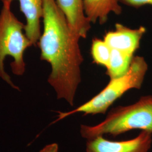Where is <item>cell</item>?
I'll return each mask as SVG.
<instances>
[{"label":"cell","mask_w":152,"mask_h":152,"mask_svg":"<svg viewBox=\"0 0 152 152\" xmlns=\"http://www.w3.org/2000/svg\"><path fill=\"white\" fill-rule=\"evenodd\" d=\"M43 32L37 45L41 60L51 65L48 81L58 99H64L71 106L81 81L83 61L79 45L80 36L71 27L55 0H44Z\"/></svg>","instance_id":"obj_1"},{"label":"cell","mask_w":152,"mask_h":152,"mask_svg":"<svg viewBox=\"0 0 152 152\" xmlns=\"http://www.w3.org/2000/svg\"><path fill=\"white\" fill-rule=\"evenodd\" d=\"M136 129L152 132V95L142 96L130 105L112 109L99 124L82 125L80 132L88 140L104 135L118 136Z\"/></svg>","instance_id":"obj_2"},{"label":"cell","mask_w":152,"mask_h":152,"mask_svg":"<svg viewBox=\"0 0 152 152\" xmlns=\"http://www.w3.org/2000/svg\"><path fill=\"white\" fill-rule=\"evenodd\" d=\"M10 6L3 4L0 12V77L12 88L20 91L6 72L4 62L7 56H11L12 72L16 76L23 75L26 68L24 53L33 45L25 34V24L11 11Z\"/></svg>","instance_id":"obj_3"},{"label":"cell","mask_w":152,"mask_h":152,"mask_svg":"<svg viewBox=\"0 0 152 152\" xmlns=\"http://www.w3.org/2000/svg\"><path fill=\"white\" fill-rule=\"evenodd\" d=\"M145 59L134 56L127 72L124 76L111 79L102 91L86 103L69 112H57L58 118L54 122L64 119L72 114L83 113L87 114H105L109 108L118 99L131 89H140L148 71Z\"/></svg>","instance_id":"obj_4"},{"label":"cell","mask_w":152,"mask_h":152,"mask_svg":"<svg viewBox=\"0 0 152 152\" xmlns=\"http://www.w3.org/2000/svg\"><path fill=\"white\" fill-rule=\"evenodd\" d=\"M152 142V132L142 131L134 139L126 141H110L103 136L87 140L86 152H148Z\"/></svg>","instance_id":"obj_5"},{"label":"cell","mask_w":152,"mask_h":152,"mask_svg":"<svg viewBox=\"0 0 152 152\" xmlns=\"http://www.w3.org/2000/svg\"><path fill=\"white\" fill-rule=\"evenodd\" d=\"M114 31L105 34L104 41L111 49L134 56L140 47L141 38L147 32L146 28L140 26L136 29H131L120 23H116Z\"/></svg>","instance_id":"obj_6"},{"label":"cell","mask_w":152,"mask_h":152,"mask_svg":"<svg viewBox=\"0 0 152 152\" xmlns=\"http://www.w3.org/2000/svg\"><path fill=\"white\" fill-rule=\"evenodd\" d=\"M3 4L11 5L13 0H1ZM20 11L26 18L25 34L33 46L37 45L41 35V19L44 14V0H18Z\"/></svg>","instance_id":"obj_7"},{"label":"cell","mask_w":152,"mask_h":152,"mask_svg":"<svg viewBox=\"0 0 152 152\" xmlns=\"http://www.w3.org/2000/svg\"><path fill=\"white\" fill-rule=\"evenodd\" d=\"M55 1L71 27L81 38H86L91 28V22L85 15L83 0Z\"/></svg>","instance_id":"obj_8"},{"label":"cell","mask_w":152,"mask_h":152,"mask_svg":"<svg viewBox=\"0 0 152 152\" xmlns=\"http://www.w3.org/2000/svg\"><path fill=\"white\" fill-rule=\"evenodd\" d=\"M83 2L85 15L92 23L98 22L103 24L111 12L120 15L122 12L119 0H83Z\"/></svg>","instance_id":"obj_9"},{"label":"cell","mask_w":152,"mask_h":152,"mask_svg":"<svg viewBox=\"0 0 152 152\" xmlns=\"http://www.w3.org/2000/svg\"><path fill=\"white\" fill-rule=\"evenodd\" d=\"M134 56L115 49H112L107 75L110 80L125 75L129 69Z\"/></svg>","instance_id":"obj_10"},{"label":"cell","mask_w":152,"mask_h":152,"mask_svg":"<svg viewBox=\"0 0 152 152\" xmlns=\"http://www.w3.org/2000/svg\"><path fill=\"white\" fill-rule=\"evenodd\" d=\"M112 49L104 41L95 38L93 39L91 54L94 61L98 65L108 67Z\"/></svg>","instance_id":"obj_11"},{"label":"cell","mask_w":152,"mask_h":152,"mask_svg":"<svg viewBox=\"0 0 152 152\" xmlns=\"http://www.w3.org/2000/svg\"><path fill=\"white\" fill-rule=\"evenodd\" d=\"M120 3L135 8L141 7L145 5L152 6V0H119Z\"/></svg>","instance_id":"obj_12"},{"label":"cell","mask_w":152,"mask_h":152,"mask_svg":"<svg viewBox=\"0 0 152 152\" xmlns=\"http://www.w3.org/2000/svg\"><path fill=\"white\" fill-rule=\"evenodd\" d=\"M59 147L56 143H53L44 147L39 152H58Z\"/></svg>","instance_id":"obj_13"}]
</instances>
